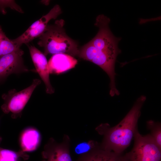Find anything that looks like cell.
Segmentation results:
<instances>
[{"mask_svg": "<svg viewBox=\"0 0 161 161\" xmlns=\"http://www.w3.org/2000/svg\"><path fill=\"white\" fill-rule=\"evenodd\" d=\"M146 99L144 95L139 97L126 116L116 126L111 127L104 124L97 128V131L103 135L100 143L102 149L122 154L129 145L137 129L141 109Z\"/></svg>", "mask_w": 161, "mask_h": 161, "instance_id": "obj_1", "label": "cell"}, {"mask_svg": "<svg viewBox=\"0 0 161 161\" xmlns=\"http://www.w3.org/2000/svg\"><path fill=\"white\" fill-rule=\"evenodd\" d=\"M64 21L61 19L52 24L47 25L39 37L38 44L44 49L46 56L49 54H67L78 56L79 49L77 43L66 34L64 26Z\"/></svg>", "mask_w": 161, "mask_h": 161, "instance_id": "obj_2", "label": "cell"}, {"mask_svg": "<svg viewBox=\"0 0 161 161\" xmlns=\"http://www.w3.org/2000/svg\"><path fill=\"white\" fill-rule=\"evenodd\" d=\"M78 56L93 63L102 69L110 79V95L113 97L119 95L115 80V65L117 57L97 49L89 42L79 49Z\"/></svg>", "mask_w": 161, "mask_h": 161, "instance_id": "obj_3", "label": "cell"}, {"mask_svg": "<svg viewBox=\"0 0 161 161\" xmlns=\"http://www.w3.org/2000/svg\"><path fill=\"white\" fill-rule=\"evenodd\" d=\"M131 151L123 155L125 161H161V148L150 134L143 135L137 130Z\"/></svg>", "mask_w": 161, "mask_h": 161, "instance_id": "obj_4", "label": "cell"}, {"mask_svg": "<svg viewBox=\"0 0 161 161\" xmlns=\"http://www.w3.org/2000/svg\"><path fill=\"white\" fill-rule=\"evenodd\" d=\"M41 82L40 79L35 78L30 86L20 91L17 92L13 89L3 94L1 97L4 103L1 106L3 112L6 114L11 113L13 119L20 117L33 91Z\"/></svg>", "mask_w": 161, "mask_h": 161, "instance_id": "obj_5", "label": "cell"}, {"mask_svg": "<svg viewBox=\"0 0 161 161\" xmlns=\"http://www.w3.org/2000/svg\"><path fill=\"white\" fill-rule=\"evenodd\" d=\"M110 19L103 14L96 18L95 24L99 28L96 36L89 42L97 49L117 57L121 53L118 47L121 38L115 36L109 27Z\"/></svg>", "mask_w": 161, "mask_h": 161, "instance_id": "obj_6", "label": "cell"}, {"mask_svg": "<svg viewBox=\"0 0 161 161\" xmlns=\"http://www.w3.org/2000/svg\"><path fill=\"white\" fill-rule=\"evenodd\" d=\"M61 13L60 6L55 5L48 13L34 22L22 34L12 41L20 47L23 44H27L39 37L44 31L49 22L56 19Z\"/></svg>", "mask_w": 161, "mask_h": 161, "instance_id": "obj_7", "label": "cell"}, {"mask_svg": "<svg viewBox=\"0 0 161 161\" xmlns=\"http://www.w3.org/2000/svg\"><path fill=\"white\" fill-rule=\"evenodd\" d=\"M20 49L16 51L0 57V85L12 74L28 72L30 70L24 65Z\"/></svg>", "mask_w": 161, "mask_h": 161, "instance_id": "obj_8", "label": "cell"}, {"mask_svg": "<svg viewBox=\"0 0 161 161\" xmlns=\"http://www.w3.org/2000/svg\"><path fill=\"white\" fill-rule=\"evenodd\" d=\"M70 139L65 136L61 143L50 138L42 152L41 161H72L69 151Z\"/></svg>", "mask_w": 161, "mask_h": 161, "instance_id": "obj_9", "label": "cell"}, {"mask_svg": "<svg viewBox=\"0 0 161 161\" xmlns=\"http://www.w3.org/2000/svg\"><path fill=\"white\" fill-rule=\"evenodd\" d=\"M28 47L36 71L45 84L46 93H53L54 90L50 83L48 63L46 56L34 46L28 45Z\"/></svg>", "mask_w": 161, "mask_h": 161, "instance_id": "obj_10", "label": "cell"}, {"mask_svg": "<svg viewBox=\"0 0 161 161\" xmlns=\"http://www.w3.org/2000/svg\"><path fill=\"white\" fill-rule=\"evenodd\" d=\"M77 60L73 56L64 54L53 55L48 63L49 74H59L74 68Z\"/></svg>", "mask_w": 161, "mask_h": 161, "instance_id": "obj_11", "label": "cell"}, {"mask_svg": "<svg viewBox=\"0 0 161 161\" xmlns=\"http://www.w3.org/2000/svg\"><path fill=\"white\" fill-rule=\"evenodd\" d=\"M41 139L40 134L36 129L30 127L24 129L19 137L21 150L25 152L35 151L39 147Z\"/></svg>", "mask_w": 161, "mask_h": 161, "instance_id": "obj_12", "label": "cell"}, {"mask_svg": "<svg viewBox=\"0 0 161 161\" xmlns=\"http://www.w3.org/2000/svg\"><path fill=\"white\" fill-rule=\"evenodd\" d=\"M76 161H125L123 156L112 151L97 148L81 155Z\"/></svg>", "mask_w": 161, "mask_h": 161, "instance_id": "obj_13", "label": "cell"}, {"mask_svg": "<svg viewBox=\"0 0 161 161\" xmlns=\"http://www.w3.org/2000/svg\"><path fill=\"white\" fill-rule=\"evenodd\" d=\"M20 47L6 36L0 25V57L17 51Z\"/></svg>", "mask_w": 161, "mask_h": 161, "instance_id": "obj_14", "label": "cell"}, {"mask_svg": "<svg viewBox=\"0 0 161 161\" xmlns=\"http://www.w3.org/2000/svg\"><path fill=\"white\" fill-rule=\"evenodd\" d=\"M21 158L27 160L29 156L21 150L16 151L0 147V161H19Z\"/></svg>", "mask_w": 161, "mask_h": 161, "instance_id": "obj_15", "label": "cell"}, {"mask_svg": "<svg viewBox=\"0 0 161 161\" xmlns=\"http://www.w3.org/2000/svg\"><path fill=\"white\" fill-rule=\"evenodd\" d=\"M147 127L150 131V134L157 145L161 148V124L159 122L149 120L146 122Z\"/></svg>", "mask_w": 161, "mask_h": 161, "instance_id": "obj_16", "label": "cell"}, {"mask_svg": "<svg viewBox=\"0 0 161 161\" xmlns=\"http://www.w3.org/2000/svg\"><path fill=\"white\" fill-rule=\"evenodd\" d=\"M99 148H100V143L95 141L90 140L78 144L75 148V151L77 154L82 155Z\"/></svg>", "mask_w": 161, "mask_h": 161, "instance_id": "obj_17", "label": "cell"}, {"mask_svg": "<svg viewBox=\"0 0 161 161\" xmlns=\"http://www.w3.org/2000/svg\"><path fill=\"white\" fill-rule=\"evenodd\" d=\"M7 8H10L21 13H24L21 7L14 1L0 0V12L3 14H5Z\"/></svg>", "mask_w": 161, "mask_h": 161, "instance_id": "obj_18", "label": "cell"}, {"mask_svg": "<svg viewBox=\"0 0 161 161\" xmlns=\"http://www.w3.org/2000/svg\"><path fill=\"white\" fill-rule=\"evenodd\" d=\"M2 140V137H0V143H1Z\"/></svg>", "mask_w": 161, "mask_h": 161, "instance_id": "obj_19", "label": "cell"}]
</instances>
